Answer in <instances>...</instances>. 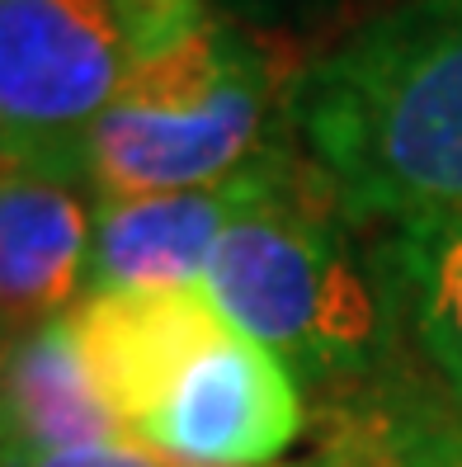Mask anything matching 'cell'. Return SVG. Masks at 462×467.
I'll list each match as a JSON object with an SVG mask.
<instances>
[{"label": "cell", "instance_id": "cell-15", "mask_svg": "<svg viewBox=\"0 0 462 467\" xmlns=\"http://www.w3.org/2000/svg\"><path fill=\"white\" fill-rule=\"evenodd\" d=\"M24 462H29V458L15 449V439L5 434V425H0V467H24Z\"/></svg>", "mask_w": 462, "mask_h": 467}, {"label": "cell", "instance_id": "cell-4", "mask_svg": "<svg viewBox=\"0 0 462 467\" xmlns=\"http://www.w3.org/2000/svg\"><path fill=\"white\" fill-rule=\"evenodd\" d=\"M142 52L132 0H0V147L24 171L90 180V128Z\"/></svg>", "mask_w": 462, "mask_h": 467}, {"label": "cell", "instance_id": "cell-8", "mask_svg": "<svg viewBox=\"0 0 462 467\" xmlns=\"http://www.w3.org/2000/svg\"><path fill=\"white\" fill-rule=\"evenodd\" d=\"M264 161V156H260ZM260 161L241 175L180 189V194H132L95 203V260L90 288H184L203 284L217 241L251 203Z\"/></svg>", "mask_w": 462, "mask_h": 467}, {"label": "cell", "instance_id": "cell-13", "mask_svg": "<svg viewBox=\"0 0 462 467\" xmlns=\"http://www.w3.org/2000/svg\"><path fill=\"white\" fill-rule=\"evenodd\" d=\"M208 5L222 19L241 24V29L260 34V38L293 43V38L321 29L344 0H208Z\"/></svg>", "mask_w": 462, "mask_h": 467}, {"label": "cell", "instance_id": "cell-12", "mask_svg": "<svg viewBox=\"0 0 462 467\" xmlns=\"http://www.w3.org/2000/svg\"><path fill=\"white\" fill-rule=\"evenodd\" d=\"M377 397L416 467H462V406L453 397H434L401 378H383Z\"/></svg>", "mask_w": 462, "mask_h": 467}, {"label": "cell", "instance_id": "cell-6", "mask_svg": "<svg viewBox=\"0 0 462 467\" xmlns=\"http://www.w3.org/2000/svg\"><path fill=\"white\" fill-rule=\"evenodd\" d=\"M71 336L123 434L170 397L189 364L227 331L203 284L184 288H90L71 307Z\"/></svg>", "mask_w": 462, "mask_h": 467}, {"label": "cell", "instance_id": "cell-10", "mask_svg": "<svg viewBox=\"0 0 462 467\" xmlns=\"http://www.w3.org/2000/svg\"><path fill=\"white\" fill-rule=\"evenodd\" d=\"M396 326L416 336L462 406V217H434L387 232L377 251Z\"/></svg>", "mask_w": 462, "mask_h": 467}, {"label": "cell", "instance_id": "cell-2", "mask_svg": "<svg viewBox=\"0 0 462 467\" xmlns=\"http://www.w3.org/2000/svg\"><path fill=\"white\" fill-rule=\"evenodd\" d=\"M203 293L231 331L279 354L303 392L344 401L387 378L392 297L377 265H359L335 189L293 137L264 151L255 194L217 241Z\"/></svg>", "mask_w": 462, "mask_h": 467}, {"label": "cell", "instance_id": "cell-3", "mask_svg": "<svg viewBox=\"0 0 462 467\" xmlns=\"http://www.w3.org/2000/svg\"><path fill=\"white\" fill-rule=\"evenodd\" d=\"M303 67L274 38L208 10L151 47L86 142L95 199L180 194L241 175L288 132V90Z\"/></svg>", "mask_w": 462, "mask_h": 467}, {"label": "cell", "instance_id": "cell-14", "mask_svg": "<svg viewBox=\"0 0 462 467\" xmlns=\"http://www.w3.org/2000/svg\"><path fill=\"white\" fill-rule=\"evenodd\" d=\"M24 467H170L160 462L156 453L128 444V439H118V444H99V449H71V453H43V458H29ZM303 467V462H297Z\"/></svg>", "mask_w": 462, "mask_h": 467}, {"label": "cell", "instance_id": "cell-1", "mask_svg": "<svg viewBox=\"0 0 462 467\" xmlns=\"http://www.w3.org/2000/svg\"><path fill=\"white\" fill-rule=\"evenodd\" d=\"M288 132L349 223L462 217V0H401L303 62Z\"/></svg>", "mask_w": 462, "mask_h": 467}, {"label": "cell", "instance_id": "cell-16", "mask_svg": "<svg viewBox=\"0 0 462 467\" xmlns=\"http://www.w3.org/2000/svg\"><path fill=\"white\" fill-rule=\"evenodd\" d=\"M19 171H24V166H19V161H15L5 147H0V189H5V184H10V175H19Z\"/></svg>", "mask_w": 462, "mask_h": 467}, {"label": "cell", "instance_id": "cell-17", "mask_svg": "<svg viewBox=\"0 0 462 467\" xmlns=\"http://www.w3.org/2000/svg\"><path fill=\"white\" fill-rule=\"evenodd\" d=\"M396 5H401V0H396Z\"/></svg>", "mask_w": 462, "mask_h": 467}, {"label": "cell", "instance_id": "cell-11", "mask_svg": "<svg viewBox=\"0 0 462 467\" xmlns=\"http://www.w3.org/2000/svg\"><path fill=\"white\" fill-rule=\"evenodd\" d=\"M303 467H416V462L406 453L387 406L377 397V382H373L359 397L331 401L316 453Z\"/></svg>", "mask_w": 462, "mask_h": 467}, {"label": "cell", "instance_id": "cell-7", "mask_svg": "<svg viewBox=\"0 0 462 467\" xmlns=\"http://www.w3.org/2000/svg\"><path fill=\"white\" fill-rule=\"evenodd\" d=\"M95 189L57 171H19L0 189V349L71 317L90 293Z\"/></svg>", "mask_w": 462, "mask_h": 467}, {"label": "cell", "instance_id": "cell-5", "mask_svg": "<svg viewBox=\"0 0 462 467\" xmlns=\"http://www.w3.org/2000/svg\"><path fill=\"white\" fill-rule=\"evenodd\" d=\"M303 434V382L279 354L227 326L128 444L170 467H283Z\"/></svg>", "mask_w": 462, "mask_h": 467}, {"label": "cell", "instance_id": "cell-9", "mask_svg": "<svg viewBox=\"0 0 462 467\" xmlns=\"http://www.w3.org/2000/svg\"><path fill=\"white\" fill-rule=\"evenodd\" d=\"M0 425L24 458L128 439L118 416L95 392L67 317L0 349Z\"/></svg>", "mask_w": 462, "mask_h": 467}]
</instances>
